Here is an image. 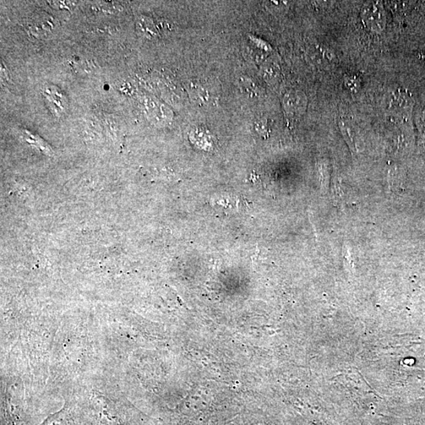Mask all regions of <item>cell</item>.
<instances>
[{
    "label": "cell",
    "instance_id": "8",
    "mask_svg": "<svg viewBox=\"0 0 425 425\" xmlns=\"http://www.w3.org/2000/svg\"><path fill=\"white\" fill-rule=\"evenodd\" d=\"M424 122H425V114H424ZM425 124V123H424Z\"/></svg>",
    "mask_w": 425,
    "mask_h": 425
},
{
    "label": "cell",
    "instance_id": "2",
    "mask_svg": "<svg viewBox=\"0 0 425 425\" xmlns=\"http://www.w3.org/2000/svg\"><path fill=\"white\" fill-rule=\"evenodd\" d=\"M43 94L54 113L56 116H61L67 109V98L63 96L61 91L56 86L47 85L43 89Z\"/></svg>",
    "mask_w": 425,
    "mask_h": 425
},
{
    "label": "cell",
    "instance_id": "6",
    "mask_svg": "<svg viewBox=\"0 0 425 425\" xmlns=\"http://www.w3.org/2000/svg\"><path fill=\"white\" fill-rule=\"evenodd\" d=\"M138 26L140 30L144 32L146 34H154V27L152 26V24L149 23L148 19H145L144 18H141L138 21Z\"/></svg>",
    "mask_w": 425,
    "mask_h": 425
},
{
    "label": "cell",
    "instance_id": "1",
    "mask_svg": "<svg viewBox=\"0 0 425 425\" xmlns=\"http://www.w3.org/2000/svg\"><path fill=\"white\" fill-rule=\"evenodd\" d=\"M362 19L364 25L374 32H381L385 29L386 14L380 2L364 5L362 10Z\"/></svg>",
    "mask_w": 425,
    "mask_h": 425
},
{
    "label": "cell",
    "instance_id": "4",
    "mask_svg": "<svg viewBox=\"0 0 425 425\" xmlns=\"http://www.w3.org/2000/svg\"><path fill=\"white\" fill-rule=\"evenodd\" d=\"M285 103L287 111L292 114H301L306 107L307 100L303 94L292 92L285 96Z\"/></svg>",
    "mask_w": 425,
    "mask_h": 425
},
{
    "label": "cell",
    "instance_id": "5",
    "mask_svg": "<svg viewBox=\"0 0 425 425\" xmlns=\"http://www.w3.org/2000/svg\"><path fill=\"white\" fill-rule=\"evenodd\" d=\"M54 29H56V23H54V19H49L37 21L29 26L31 34L36 37L47 36L52 34Z\"/></svg>",
    "mask_w": 425,
    "mask_h": 425
},
{
    "label": "cell",
    "instance_id": "7",
    "mask_svg": "<svg viewBox=\"0 0 425 425\" xmlns=\"http://www.w3.org/2000/svg\"><path fill=\"white\" fill-rule=\"evenodd\" d=\"M75 5L74 2H52V6L53 8H57L59 9H63V10H70L74 8Z\"/></svg>",
    "mask_w": 425,
    "mask_h": 425
},
{
    "label": "cell",
    "instance_id": "3",
    "mask_svg": "<svg viewBox=\"0 0 425 425\" xmlns=\"http://www.w3.org/2000/svg\"><path fill=\"white\" fill-rule=\"evenodd\" d=\"M343 138L353 151L360 152L364 148V141L358 129L351 122L341 121L339 123Z\"/></svg>",
    "mask_w": 425,
    "mask_h": 425
}]
</instances>
